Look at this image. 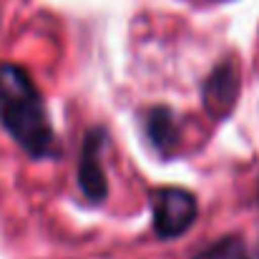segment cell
<instances>
[{
  "instance_id": "obj_1",
  "label": "cell",
  "mask_w": 259,
  "mask_h": 259,
  "mask_svg": "<svg viewBox=\"0 0 259 259\" xmlns=\"http://www.w3.org/2000/svg\"><path fill=\"white\" fill-rule=\"evenodd\" d=\"M0 123L30 156L53 151V128L43 98L28 71L15 63L0 66Z\"/></svg>"
},
{
  "instance_id": "obj_2",
  "label": "cell",
  "mask_w": 259,
  "mask_h": 259,
  "mask_svg": "<svg viewBox=\"0 0 259 259\" xmlns=\"http://www.w3.org/2000/svg\"><path fill=\"white\" fill-rule=\"evenodd\" d=\"M196 222V199L184 189H161L154 196V229L159 237L174 239Z\"/></svg>"
},
{
  "instance_id": "obj_3",
  "label": "cell",
  "mask_w": 259,
  "mask_h": 259,
  "mask_svg": "<svg viewBox=\"0 0 259 259\" xmlns=\"http://www.w3.org/2000/svg\"><path fill=\"white\" fill-rule=\"evenodd\" d=\"M237 96H239V68L234 61H224L209 73L204 83V93H201L204 108L209 111V116L224 118L234 108Z\"/></svg>"
},
{
  "instance_id": "obj_4",
  "label": "cell",
  "mask_w": 259,
  "mask_h": 259,
  "mask_svg": "<svg viewBox=\"0 0 259 259\" xmlns=\"http://www.w3.org/2000/svg\"><path fill=\"white\" fill-rule=\"evenodd\" d=\"M98 146H101V136L91 134L83 146V156H81V189L91 201H101L106 196V174L101 169V156H98Z\"/></svg>"
},
{
  "instance_id": "obj_5",
  "label": "cell",
  "mask_w": 259,
  "mask_h": 259,
  "mask_svg": "<svg viewBox=\"0 0 259 259\" xmlns=\"http://www.w3.org/2000/svg\"><path fill=\"white\" fill-rule=\"evenodd\" d=\"M146 128H149V139L154 141V146L159 151H171L176 139H179L171 111H166V108L151 111L149 113V121H146Z\"/></svg>"
},
{
  "instance_id": "obj_6",
  "label": "cell",
  "mask_w": 259,
  "mask_h": 259,
  "mask_svg": "<svg viewBox=\"0 0 259 259\" xmlns=\"http://www.w3.org/2000/svg\"><path fill=\"white\" fill-rule=\"evenodd\" d=\"M196 259H252L247 252V244L239 237H224L219 242H214L211 247L201 249Z\"/></svg>"
},
{
  "instance_id": "obj_7",
  "label": "cell",
  "mask_w": 259,
  "mask_h": 259,
  "mask_svg": "<svg viewBox=\"0 0 259 259\" xmlns=\"http://www.w3.org/2000/svg\"><path fill=\"white\" fill-rule=\"evenodd\" d=\"M257 254H259V244H257Z\"/></svg>"
}]
</instances>
